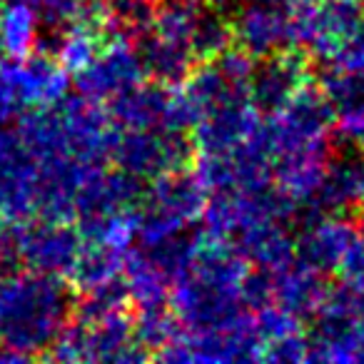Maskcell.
I'll return each mask as SVG.
<instances>
[{"label": "cell", "instance_id": "cell-1", "mask_svg": "<svg viewBox=\"0 0 364 364\" xmlns=\"http://www.w3.org/2000/svg\"><path fill=\"white\" fill-rule=\"evenodd\" d=\"M252 264L232 242L195 235L193 252L170 289V309L185 332L228 329L242 322L247 304V279Z\"/></svg>", "mask_w": 364, "mask_h": 364}, {"label": "cell", "instance_id": "cell-2", "mask_svg": "<svg viewBox=\"0 0 364 364\" xmlns=\"http://www.w3.org/2000/svg\"><path fill=\"white\" fill-rule=\"evenodd\" d=\"M75 309V292L63 277L33 272L0 274V362L48 357Z\"/></svg>", "mask_w": 364, "mask_h": 364}, {"label": "cell", "instance_id": "cell-3", "mask_svg": "<svg viewBox=\"0 0 364 364\" xmlns=\"http://www.w3.org/2000/svg\"><path fill=\"white\" fill-rule=\"evenodd\" d=\"M48 359L58 362H145L147 352L135 339L132 304L125 284L80 294L70 322L55 339Z\"/></svg>", "mask_w": 364, "mask_h": 364}, {"label": "cell", "instance_id": "cell-4", "mask_svg": "<svg viewBox=\"0 0 364 364\" xmlns=\"http://www.w3.org/2000/svg\"><path fill=\"white\" fill-rule=\"evenodd\" d=\"M205 203L208 190L193 167L150 180L137 203V242H160L188 232L203 220Z\"/></svg>", "mask_w": 364, "mask_h": 364}, {"label": "cell", "instance_id": "cell-5", "mask_svg": "<svg viewBox=\"0 0 364 364\" xmlns=\"http://www.w3.org/2000/svg\"><path fill=\"white\" fill-rule=\"evenodd\" d=\"M332 107L319 82L312 80L282 107L264 115L262 142L269 162L297 152H329L332 147Z\"/></svg>", "mask_w": 364, "mask_h": 364}, {"label": "cell", "instance_id": "cell-6", "mask_svg": "<svg viewBox=\"0 0 364 364\" xmlns=\"http://www.w3.org/2000/svg\"><path fill=\"white\" fill-rule=\"evenodd\" d=\"M314 327L307 334V359L354 364L364 362V289L329 284Z\"/></svg>", "mask_w": 364, "mask_h": 364}, {"label": "cell", "instance_id": "cell-7", "mask_svg": "<svg viewBox=\"0 0 364 364\" xmlns=\"http://www.w3.org/2000/svg\"><path fill=\"white\" fill-rule=\"evenodd\" d=\"M292 48L329 63L364 16V0H282Z\"/></svg>", "mask_w": 364, "mask_h": 364}, {"label": "cell", "instance_id": "cell-8", "mask_svg": "<svg viewBox=\"0 0 364 364\" xmlns=\"http://www.w3.org/2000/svg\"><path fill=\"white\" fill-rule=\"evenodd\" d=\"M193 157L195 147L188 132L157 127H117L110 152L112 167L140 182L190 167Z\"/></svg>", "mask_w": 364, "mask_h": 364}, {"label": "cell", "instance_id": "cell-9", "mask_svg": "<svg viewBox=\"0 0 364 364\" xmlns=\"http://www.w3.org/2000/svg\"><path fill=\"white\" fill-rule=\"evenodd\" d=\"M8 247L21 267L65 279L82 247V235L65 220L31 218L8 225Z\"/></svg>", "mask_w": 364, "mask_h": 364}, {"label": "cell", "instance_id": "cell-10", "mask_svg": "<svg viewBox=\"0 0 364 364\" xmlns=\"http://www.w3.org/2000/svg\"><path fill=\"white\" fill-rule=\"evenodd\" d=\"M41 167L16 125L0 127V220L16 225L38 218Z\"/></svg>", "mask_w": 364, "mask_h": 364}, {"label": "cell", "instance_id": "cell-11", "mask_svg": "<svg viewBox=\"0 0 364 364\" xmlns=\"http://www.w3.org/2000/svg\"><path fill=\"white\" fill-rule=\"evenodd\" d=\"M73 77H75L82 97L107 105L115 97H120L122 92L132 90L142 80H147V73L145 65H142L135 38L110 28L100 53L92 58L90 65L82 68Z\"/></svg>", "mask_w": 364, "mask_h": 364}, {"label": "cell", "instance_id": "cell-12", "mask_svg": "<svg viewBox=\"0 0 364 364\" xmlns=\"http://www.w3.org/2000/svg\"><path fill=\"white\" fill-rule=\"evenodd\" d=\"M117 127H157V130H190V115L182 100L180 85L142 80L132 90L107 102Z\"/></svg>", "mask_w": 364, "mask_h": 364}, {"label": "cell", "instance_id": "cell-13", "mask_svg": "<svg viewBox=\"0 0 364 364\" xmlns=\"http://www.w3.org/2000/svg\"><path fill=\"white\" fill-rule=\"evenodd\" d=\"M262 122L264 115L257 110L252 97H240L203 112L190 125L188 135L195 155H223L257 140L262 132Z\"/></svg>", "mask_w": 364, "mask_h": 364}, {"label": "cell", "instance_id": "cell-14", "mask_svg": "<svg viewBox=\"0 0 364 364\" xmlns=\"http://www.w3.org/2000/svg\"><path fill=\"white\" fill-rule=\"evenodd\" d=\"M359 240L357 225L349 215H329L309 210L304 223L294 235V252L307 267L327 274H337L339 264Z\"/></svg>", "mask_w": 364, "mask_h": 364}, {"label": "cell", "instance_id": "cell-15", "mask_svg": "<svg viewBox=\"0 0 364 364\" xmlns=\"http://www.w3.org/2000/svg\"><path fill=\"white\" fill-rule=\"evenodd\" d=\"M312 80V58L299 48L284 50L255 60V70L250 77V97L262 115H269L282 107L289 97H294Z\"/></svg>", "mask_w": 364, "mask_h": 364}, {"label": "cell", "instance_id": "cell-16", "mask_svg": "<svg viewBox=\"0 0 364 364\" xmlns=\"http://www.w3.org/2000/svg\"><path fill=\"white\" fill-rule=\"evenodd\" d=\"M319 87L332 107L334 135L354 150H364V73L327 65Z\"/></svg>", "mask_w": 364, "mask_h": 364}, {"label": "cell", "instance_id": "cell-17", "mask_svg": "<svg viewBox=\"0 0 364 364\" xmlns=\"http://www.w3.org/2000/svg\"><path fill=\"white\" fill-rule=\"evenodd\" d=\"M232 38L252 60L292 48L287 13L282 3H250L232 18Z\"/></svg>", "mask_w": 364, "mask_h": 364}, {"label": "cell", "instance_id": "cell-18", "mask_svg": "<svg viewBox=\"0 0 364 364\" xmlns=\"http://www.w3.org/2000/svg\"><path fill=\"white\" fill-rule=\"evenodd\" d=\"M364 205V157L357 152H332L312 200L314 213L354 215Z\"/></svg>", "mask_w": 364, "mask_h": 364}, {"label": "cell", "instance_id": "cell-19", "mask_svg": "<svg viewBox=\"0 0 364 364\" xmlns=\"http://www.w3.org/2000/svg\"><path fill=\"white\" fill-rule=\"evenodd\" d=\"M16 70L18 92L26 112L31 110H48V107L60 105L70 90V73L60 65L50 50L31 53L23 60H13Z\"/></svg>", "mask_w": 364, "mask_h": 364}, {"label": "cell", "instance_id": "cell-20", "mask_svg": "<svg viewBox=\"0 0 364 364\" xmlns=\"http://www.w3.org/2000/svg\"><path fill=\"white\" fill-rule=\"evenodd\" d=\"M269 282V302L299 319H312L327 294L329 284L322 272L294 259L277 272H264Z\"/></svg>", "mask_w": 364, "mask_h": 364}, {"label": "cell", "instance_id": "cell-21", "mask_svg": "<svg viewBox=\"0 0 364 364\" xmlns=\"http://www.w3.org/2000/svg\"><path fill=\"white\" fill-rule=\"evenodd\" d=\"M235 247L245 255L255 269L277 272L297 259L294 252V235L289 232L287 223H264L242 232L235 240Z\"/></svg>", "mask_w": 364, "mask_h": 364}, {"label": "cell", "instance_id": "cell-22", "mask_svg": "<svg viewBox=\"0 0 364 364\" xmlns=\"http://www.w3.org/2000/svg\"><path fill=\"white\" fill-rule=\"evenodd\" d=\"M43 18L33 0L0 3V58L23 60L38 50Z\"/></svg>", "mask_w": 364, "mask_h": 364}, {"label": "cell", "instance_id": "cell-23", "mask_svg": "<svg viewBox=\"0 0 364 364\" xmlns=\"http://www.w3.org/2000/svg\"><path fill=\"white\" fill-rule=\"evenodd\" d=\"M122 264H125V252L115 247H107L100 242L82 240V247L68 272L65 282L75 294H87L95 289L110 287V284L122 279Z\"/></svg>", "mask_w": 364, "mask_h": 364}, {"label": "cell", "instance_id": "cell-24", "mask_svg": "<svg viewBox=\"0 0 364 364\" xmlns=\"http://www.w3.org/2000/svg\"><path fill=\"white\" fill-rule=\"evenodd\" d=\"M100 6L107 18V26L135 41L150 28L157 13V0H105Z\"/></svg>", "mask_w": 364, "mask_h": 364}, {"label": "cell", "instance_id": "cell-25", "mask_svg": "<svg viewBox=\"0 0 364 364\" xmlns=\"http://www.w3.org/2000/svg\"><path fill=\"white\" fill-rule=\"evenodd\" d=\"M23 112H26V107H23L21 92H18L13 60L0 58V127L16 122Z\"/></svg>", "mask_w": 364, "mask_h": 364}, {"label": "cell", "instance_id": "cell-26", "mask_svg": "<svg viewBox=\"0 0 364 364\" xmlns=\"http://www.w3.org/2000/svg\"><path fill=\"white\" fill-rule=\"evenodd\" d=\"M177 3H190V6H208V8H223L225 0H177Z\"/></svg>", "mask_w": 364, "mask_h": 364}, {"label": "cell", "instance_id": "cell-27", "mask_svg": "<svg viewBox=\"0 0 364 364\" xmlns=\"http://www.w3.org/2000/svg\"><path fill=\"white\" fill-rule=\"evenodd\" d=\"M357 230H359V237H362V242H364V205L357 213Z\"/></svg>", "mask_w": 364, "mask_h": 364}, {"label": "cell", "instance_id": "cell-28", "mask_svg": "<svg viewBox=\"0 0 364 364\" xmlns=\"http://www.w3.org/2000/svg\"><path fill=\"white\" fill-rule=\"evenodd\" d=\"M242 6H250V3H282V0H240Z\"/></svg>", "mask_w": 364, "mask_h": 364}, {"label": "cell", "instance_id": "cell-29", "mask_svg": "<svg viewBox=\"0 0 364 364\" xmlns=\"http://www.w3.org/2000/svg\"><path fill=\"white\" fill-rule=\"evenodd\" d=\"M6 228H8V225H6V223H3V220H0V230H6Z\"/></svg>", "mask_w": 364, "mask_h": 364}, {"label": "cell", "instance_id": "cell-30", "mask_svg": "<svg viewBox=\"0 0 364 364\" xmlns=\"http://www.w3.org/2000/svg\"><path fill=\"white\" fill-rule=\"evenodd\" d=\"M95 3H105V0H95Z\"/></svg>", "mask_w": 364, "mask_h": 364}, {"label": "cell", "instance_id": "cell-31", "mask_svg": "<svg viewBox=\"0 0 364 364\" xmlns=\"http://www.w3.org/2000/svg\"><path fill=\"white\" fill-rule=\"evenodd\" d=\"M0 3H3V0H0Z\"/></svg>", "mask_w": 364, "mask_h": 364}]
</instances>
